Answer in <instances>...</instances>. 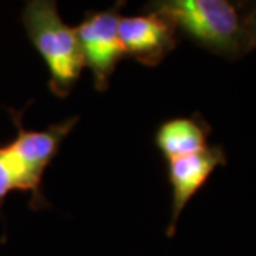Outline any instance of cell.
<instances>
[{
  "label": "cell",
  "mask_w": 256,
  "mask_h": 256,
  "mask_svg": "<svg viewBox=\"0 0 256 256\" xmlns=\"http://www.w3.org/2000/svg\"><path fill=\"white\" fill-rule=\"evenodd\" d=\"M144 9L164 14L176 32L210 53L228 60L249 53L242 16L228 0H156Z\"/></svg>",
  "instance_id": "obj_1"
},
{
  "label": "cell",
  "mask_w": 256,
  "mask_h": 256,
  "mask_svg": "<svg viewBox=\"0 0 256 256\" xmlns=\"http://www.w3.org/2000/svg\"><path fill=\"white\" fill-rule=\"evenodd\" d=\"M22 23L30 43L44 62L48 90L58 98L73 92L86 67L74 28L64 23L54 0H28Z\"/></svg>",
  "instance_id": "obj_2"
},
{
  "label": "cell",
  "mask_w": 256,
  "mask_h": 256,
  "mask_svg": "<svg viewBox=\"0 0 256 256\" xmlns=\"http://www.w3.org/2000/svg\"><path fill=\"white\" fill-rule=\"evenodd\" d=\"M8 111L16 127V137L2 146L16 178L18 191L30 194L28 206L33 210L50 208V202L43 194V176L80 117H68L48 126L43 131H34L28 130L23 124L24 110L8 108Z\"/></svg>",
  "instance_id": "obj_3"
},
{
  "label": "cell",
  "mask_w": 256,
  "mask_h": 256,
  "mask_svg": "<svg viewBox=\"0 0 256 256\" xmlns=\"http://www.w3.org/2000/svg\"><path fill=\"white\" fill-rule=\"evenodd\" d=\"M126 2H117L104 10H88L76 34L82 48L84 64L90 68L92 86L97 92H107L111 76L118 63L126 57L118 36L121 9Z\"/></svg>",
  "instance_id": "obj_4"
},
{
  "label": "cell",
  "mask_w": 256,
  "mask_h": 256,
  "mask_svg": "<svg viewBox=\"0 0 256 256\" xmlns=\"http://www.w3.org/2000/svg\"><path fill=\"white\" fill-rule=\"evenodd\" d=\"M176 28L156 10L120 18L118 36L124 53L142 66L156 67L176 47Z\"/></svg>",
  "instance_id": "obj_5"
},
{
  "label": "cell",
  "mask_w": 256,
  "mask_h": 256,
  "mask_svg": "<svg viewBox=\"0 0 256 256\" xmlns=\"http://www.w3.org/2000/svg\"><path fill=\"white\" fill-rule=\"evenodd\" d=\"M226 164L220 146H210L201 152L166 161V180L171 188V220L166 235L172 236L182 210L208 182L214 171Z\"/></svg>",
  "instance_id": "obj_6"
},
{
  "label": "cell",
  "mask_w": 256,
  "mask_h": 256,
  "mask_svg": "<svg viewBox=\"0 0 256 256\" xmlns=\"http://www.w3.org/2000/svg\"><path fill=\"white\" fill-rule=\"evenodd\" d=\"M210 124L200 114L162 121L154 134V144L165 161L191 156L208 148Z\"/></svg>",
  "instance_id": "obj_7"
},
{
  "label": "cell",
  "mask_w": 256,
  "mask_h": 256,
  "mask_svg": "<svg viewBox=\"0 0 256 256\" xmlns=\"http://www.w3.org/2000/svg\"><path fill=\"white\" fill-rule=\"evenodd\" d=\"M13 191H18V182L3 152V146L0 144V218H2V208L8 196Z\"/></svg>",
  "instance_id": "obj_8"
},
{
  "label": "cell",
  "mask_w": 256,
  "mask_h": 256,
  "mask_svg": "<svg viewBox=\"0 0 256 256\" xmlns=\"http://www.w3.org/2000/svg\"><path fill=\"white\" fill-rule=\"evenodd\" d=\"M244 20V28H245V36H246L248 52H252L256 48V3L252 9L246 13Z\"/></svg>",
  "instance_id": "obj_9"
}]
</instances>
